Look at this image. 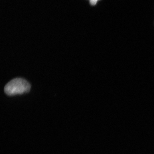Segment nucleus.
<instances>
[{"label":"nucleus","mask_w":154,"mask_h":154,"mask_svg":"<svg viewBox=\"0 0 154 154\" xmlns=\"http://www.w3.org/2000/svg\"><path fill=\"white\" fill-rule=\"evenodd\" d=\"M31 85L26 80L21 78H16L10 80L5 85L4 91L9 96L22 94L29 92Z\"/></svg>","instance_id":"obj_1"},{"label":"nucleus","mask_w":154,"mask_h":154,"mask_svg":"<svg viewBox=\"0 0 154 154\" xmlns=\"http://www.w3.org/2000/svg\"><path fill=\"white\" fill-rule=\"evenodd\" d=\"M98 0H90V3L92 5H95Z\"/></svg>","instance_id":"obj_2"}]
</instances>
